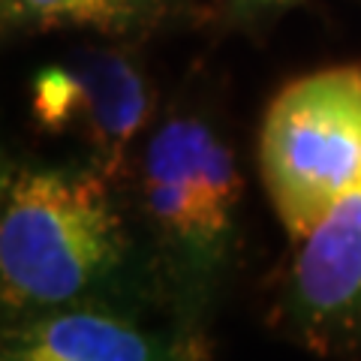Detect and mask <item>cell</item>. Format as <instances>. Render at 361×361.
<instances>
[{
    "mask_svg": "<svg viewBox=\"0 0 361 361\" xmlns=\"http://www.w3.org/2000/svg\"><path fill=\"white\" fill-rule=\"evenodd\" d=\"M214 337L106 304L0 319V361H211Z\"/></svg>",
    "mask_w": 361,
    "mask_h": 361,
    "instance_id": "cell-6",
    "label": "cell"
},
{
    "mask_svg": "<svg viewBox=\"0 0 361 361\" xmlns=\"http://www.w3.org/2000/svg\"><path fill=\"white\" fill-rule=\"evenodd\" d=\"M27 109L45 135L73 142L78 157L121 180L160 115L135 42L115 39L39 66L27 85Z\"/></svg>",
    "mask_w": 361,
    "mask_h": 361,
    "instance_id": "cell-4",
    "label": "cell"
},
{
    "mask_svg": "<svg viewBox=\"0 0 361 361\" xmlns=\"http://www.w3.org/2000/svg\"><path fill=\"white\" fill-rule=\"evenodd\" d=\"M274 325L313 355L361 349V180L295 244Z\"/></svg>",
    "mask_w": 361,
    "mask_h": 361,
    "instance_id": "cell-5",
    "label": "cell"
},
{
    "mask_svg": "<svg viewBox=\"0 0 361 361\" xmlns=\"http://www.w3.org/2000/svg\"><path fill=\"white\" fill-rule=\"evenodd\" d=\"M123 187L166 319L211 334L244 256V172L217 109L202 97L160 109Z\"/></svg>",
    "mask_w": 361,
    "mask_h": 361,
    "instance_id": "cell-2",
    "label": "cell"
},
{
    "mask_svg": "<svg viewBox=\"0 0 361 361\" xmlns=\"http://www.w3.org/2000/svg\"><path fill=\"white\" fill-rule=\"evenodd\" d=\"M190 16V0H0L6 33L87 30L115 42H142Z\"/></svg>",
    "mask_w": 361,
    "mask_h": 361,
    "instance_id": "cell-7",
    "label": "cell"
},
{
    "mask_svg": "<svg viewBox=\"0 0 361 361\" xmlns=\"http://www.w3.org/2000/svg\"><path fill=\"white\" fill-rule=\"evenodd\" d=\"M106 304L166 319L127 187L106 169L6 157L0 172V319Z\"/></svg>",
    "mask_w": 361,
    "mask_h": 361,
    "instance_id": "cell-1",
    "label": "cell"
},
{
    "mask_svg": "<svg viewBox=\"0 0 361 361\" xmlns=\"http://www.w3.org/2000/svg\"><path fill=\"white\" fill-rule=\"evenodd\" d=\"M259 178L292 244L304 241L361 180V66L292 78L259 127Z\"/></svg>",
    "mask_w": 361,
    "mask_h": 361,
    "instance_id": "cell-3",
    "label": "cell"
},
{
    "mask_svg": "<svg viewBox=\"0 0 361 361\" xmlns=\"http://www.w3.org/2000/svg\"><path fill=\"white\" fill-rule=\"evenodd\" d=\"M274 4H277V9H280V13H283V9H289L292 4H295V0H274Z\"/></svg>",
    "mask_w": 361,
    "mask_h": 361,
    "instance_id": "cell-8",
    "label": "cell"
}]
</instances>
